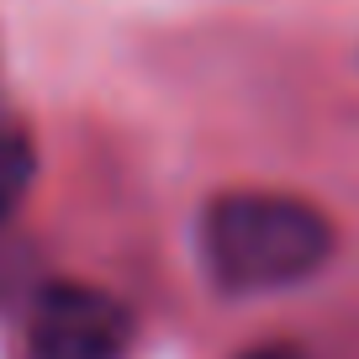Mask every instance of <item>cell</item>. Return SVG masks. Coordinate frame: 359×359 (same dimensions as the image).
<instances>
[{"instance_id":"6da1fadb","label":"cell","mask_w":359,"mask_h":359,"mask_svg":"<svg viewBox=\"0 0 359 359\" xmlns=\"http://www.w3.org/2000/svg\"><path fill=\"white\" fill-rule=\"evenodd\" d=\"M333 254L323 206L285 191H227L201 212V259L233 296H264L312 280Z\"/></svg>"},{"instance_id":"7a4b0ae2","label":"cell","mask_w":359,"mask_h":359,"mask_svg":"<svg viewBox=\"0 0 359 359\" xmlns=\"http://www.w3.org/2000/svg\"><path fill=\"white\" fill-rule=\"evenodd\" d=\"M27 348L32 359H127L133 312L101 285L53 280L32 296Z\"/></svg>"},{"instance_id":"3957f363","label":"cell","mask_w":359,"mask_h":359,"mask_svg":"<svg viewBox=\"0 0 359 359\" xmlns=\"http://www.w3.org/2000/svg\"><path fill=\"white\" fill-rule=\"evenodd\" d=\"M32 175H37L32 143H27V137H16V133H0V227L11 222V212L27 201Z\"/></svg>"},{"instance_id":"277c9868","label":"cell","mask_w":359,"mask_h":359,"mask_svg":"<svg viewBox=\"0 0 359 359\" xmlns=\"http://www.w3.org/2000/svg\"><path fill=\"white\" fill-rule=\"evenodd\" d=\"M27 269H32V259H27V248L16 243V238L0 233V296H11L27 285Z\"/></svg>"},{"instance_id":"5b68a950","label":"cell","mask_w":359,"mask_h":359,"mask_svg":"<svg viewBox=\"0 0 359 359\" xmlns=\"http://www.w3.org/2000/svg\"><path fill=\"white\" fill-rule=\"evenodd\" d=\"M243 359H296V354H285V348H254V354H243Z\"/></svg>"}]
</instances>
